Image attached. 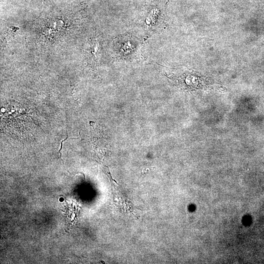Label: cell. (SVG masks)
Segmentation results:
<instances>
[{
    "label": "cell",
    "instance_id": "obj_1",
    "mask_svg": "<svg viewBox=\"0 0 264 264\" xmlns=\"http://www.w3.org/2000/svg\"><path fill=\"white\" fill-rule=\"evenodd\" d=\"M104 167H103V172L104 173H105L106 175L107 176H108L109 178V179L110 180H111V182L112 181H114V182H116V184H118V183L116 182V181L115 180H114L112 178V175H111V173H110V170H109V168H108V167L104 165Z\"/></svg>",
    "mask_w": 264,
    "mask_h": 264
},
{
    "label": "cell",
    "instance_id": "obj_2",
    "mask_svg": "<svg viewBox=\"0 0 264 264\" xmlns=\"http://www.w3.org/2000/svg\"><path fill=\"white\" fill-rule=\"evenodd\" d=\"M68 135H67V137H66V139H64V140H63V141H61V143L60 148L59 150V151H58V153H59L60 154V157L61 160H62V161H63V164H64V161H63V160H62V153L61 152V151L62 149V148H63V142H65V141H66L67 140H68Z\"/></svg>",
    "mask_w": 264,
    "mask_h": 264
}]
</instances>
